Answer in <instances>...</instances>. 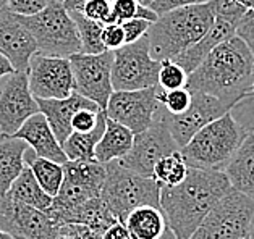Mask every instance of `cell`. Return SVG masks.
<instances>
[{
  "mask_svg": "<svg viewBox=\"0 0 254 239\" xmlns=\"http://www.w3.org/2000/svg\"><path fill=\"white\" fill-rule=\"evenodd\" d=\"M254 58L248 46L237 36L222 42L197 68L190 73L187 88L209 94L237 107L253 97Z\"/></svg>",
  "mask_w": 254,
  "mask_h": 239,
  "instance_id": "obj_1",
  "label": "cell"
},
{
  "mask_svg": "<svg viewBox=\"0 0 254 239\" xmlns=\"http://www.w3.org/2000/svg\"><path fill=\"white\" fill-rule=\"evenodd\" d=\"M232 189L224 171L190 168L183 183L160 188V208L175 239H190L212 207Z\"/></svg>",
  "mask_w": 254,
  "mask_h": 239,
  "instance_id": "obj_2",
  "label": "cell"
},
{
  "mask_svg": "<svg viewBox=\"0 0 254 239\" xmlns=\"http://www.w3.org/2000/svg\"><path fill=\"white\" fill-rule=\"evenodd\" d=\"M214 20L215 15L209 2L160 15L147 31L151 57L157 62L177 58L180 53L194 46L202 36H206Z\"/></svg>",
  "mask_w": 254,
  "mask_h": 239,
  "instance_id": "obj_3",
  "label": "cell"
},
{
  "mask_svg": "<svg viewBox=\"0 0 254 239\" xmlns=\"http://www.w3.org/2000/svg\"><path fill=\"white\" fill-rule=\"evenodd\" d=\"M248 131L232 112L201 128L188 144L180 149L190 168L224 171L237 154Z\"/></svg>",
  "mask_w": 254,
  "mask_h": 239,
  "instance_id": "obj_4",
  "label": "cell"
},
{
  "mask_svg": "<svg viewBox=\"0 0 254 239\" xmlns=\"http://www.w3.org/2000/svg\"><path fill=\"white\" fill-rule=\"evenodd\" d=\"M101 199L117 222L125 223L129 212L142 205L160 207V185L149 176L125 168L119 160L105 163Z\"/></svg>",
  "mask_w": 254,
  "mask_h": 239,
  "instance_id": "obj_5",
  "label": "cell"
},
{
  "mask_svg": "<svg viewBox=\"0 0 254 239\" xmlns=\"http://www.w3.org/2000/svg\"><path fill=\"white\" fill-rule=\"evenodd\" d=\"M18 18L36 41L38 53L59 58L81 53L76 24L62 2L52 0L39 13Z\"/></svg>",
  "mask_w": 254,
  "mask_h": 239,
  "instance_id": "obj_6",
  "label": "cell"
},
{
  "mask_svg": "<svg viewBox=\"0 0 254 239\" xmlns=\"http://www.w3.org/2000/svg\"><path fill=\"white\" fill-rule=\"evenodd\" d=\"M105 163L97 160H68L64 163V183L47 213L55 225L62 226L64 218L91 199L101 197L105 183Z\"/></svg>",
  "mask_w": 254,
  "mask_h": 239,
  "instance_id": "obj_7",
  "label": "cell"
},
{
  "mask_svg": "<svg viewBox=\"0 0 254 239\" xmlns=\"http://www.w3.org/2000/svg\"><path fill=\"white\" fill-rule=\"evenodd\" d=\"M254 217V200L230 189L212 207L190 239H248Z\"/></svg>",
  "mask_w": 254,
  "mask_h": 239,
  "instance_id": "obj_8",
  "label": "cell"
},
{
  "mask_svg": "<svg viewBox=\"0 0 254 239\" xmlns=\"http://www.w3.org/2000/svg\"><path fill=\"white\" fill-rule=\"evenodd\" d=\"M160 62L151 57L147 34L133 44H125L114 52V91H139L159 86Z\"/></svg>",
  "mask_w": 254,
  "mask_h": 239,
  "instance_id": "obj_9",
  "label": "cell"
},
{
  "mask_svg": "<svg viewBox=\"0 0 254 239\" xmlns=\"http://www.w3.org/2000/svg\"><path fill=\"white\" fill-rule=\"evenodd\" d=\"M180 147L173 139L167 120L164 118L162 110L156 113L152 125L146 131L134 134L131 150L122 158L120 165L134 171V173L152 178V171L156 163L167 155L178 152Z\"/></svg>",
  "mask_w": 254,
  "mask_h": 239,
  "instance_id": "obj_10",
  "label": "cell"
},
{
  "mask_svg": "<svg viewBox=\"0 0 254 239\" xmlns=\"http://www.w3.org/2000/svg\"><path fill=\"white\" fill-rule=\"evenodd\" d=\"M70 65L75 79V93L97 103L101 110H105L114 93V52L105 50L97 55L76 53L70 57Z\"/></svg>",
  "mask_w": 254,
  "mask_h": 239,
  "instance_id": "obj_11",
  "label": "cell"
},
{
  "mask_svg": "<svg viewBox=\"0 0 254 239\" xmlns=\"http://www.w3.org/2000/svg\"><path fill=\"white\" fill-rule=\"evenodd\" d=\"M36 113L39 105L31 94L28 71H13L0 79V136H13Z\"/></svg>",
  "mask_w": 254,
  "mask_h": 239,
  "instance_id": "obj_12",
  "label": "cell"
},
{
  "mask_svg": "<svg viewBox=\"0 0 254 239\" xmlns=\"http://www.w3.org/2000/svg\"><path fill=\"white\" fill-rule=\"evenodd\" d=\"M157 88L114 91L104 112L107 118L127 126L133 134L146 131L159 110Z\"/></svg>",
  "mask_w": 254,
  "mask_h": 239,
  "instance_id": "obj_13",
  "label": "cell"
},
{
  "mask_svg": "<svg viewBox=\"0 0 254 239\" xmlns=\"http://www.w3.org/2000/svg\"><path fill=\"white\" fill-rule=\"evenodd\" d=\"M28 81L34 99H65L75 91L70 58L36 52L28 65Z\"/></svg>",
  "mask_w": 254,
  "mask_h": 239,
  "instance_id": "obj_14",
  "label": "cell"
},
{
  "mask_svg": "<svg viewBox=\"0 0 254 239\" xmlns=\"http://www.w3.org/2000/svg\"><path fill=\"white\" fill-rule=\"evenodd\" d=\"M0 230L15 239H54L59 226L49 213L0 195Z\"/></svg>",
  "mask_w": 254,
  "mask_h": 239,
  "instance_id": "obj_15",
  "label": "cell"
},
{
  "mask_svg": "<svg viewBox=\"0 0 254 239\" xmlns=\"http://www.w3.org/2000/svg\"><path fill=\"white\" fill-rule=\"evenodd\" d=\"M191 93H193V100H191L190 108L183 115H170L160 107L164 118L169 123L172 136L180 149L187 145L188 141L201 128L212 123L214 120L220 118L222 115L233 110V107L219 100L217 97H212L204 93H197V91H191Z\"/></svg>",
  "mask_w": 254,
  "mask_h": 239,
  "instance_id": "obj_16",
  "label": "cell"
},
{
  "mask_svg": "<svg viewBox=\"0 0 254 239\" xmlns=\"http://www.w3.org/2000/svg\"><path fill=\"white\" fill-rule=\"evenodd\" d=\"M38 52L36 41L16 13L8 7L0 10V53L5 55L15 71H28L31 57Z\"/></svg>",
  "mask_w": 254,
  "mask_h": 239,
  "instance_id": "obj_17",
  "label": "cell"
},
{
  "mask_svg": "<svg viewBox=\"0 0 254 239\" xmlns=\"http://www.w3.org/2000/svg\"><path fill=\"white\" fill-rule=\"evenodd\" d=\"M36 102L39 105V112L46 116V120L51 125L60 145L73 133L71 120L76 112L83 108H99L97 103L86 99V97L75 93V91L65 99H36Z\"/></svg>",
  "mask_w": 254,
  "mask_h": 239,
  "instance_id": "obj_18",
  "label": "cell"
},
{
  "mask_svg": "<svg viewBox=\"0 0 254 239\" xmlns=\"http://www.w3.org/2000/svg\"><path fill=\"white\" fill-rule=\"evenodd\" d=\"M11 138H18L24 141L38 157L49 158V160H54L62 165L68 162L65 152L62 149L57 138H55L51 125H49L46 116L41 112L29 116L24 121V125Z\"/></svg>",
  "mask_w": 254,
  "mask_h": 239,
  "instance_id": "obj_19",
  "label": "cell"
},
{
  "mask_svg": "<svg viewBox=\"0 0 254 239\" xmlns=\"http://www.w3.org/2000/svg\"><path fill=\"white\" fill-rule=\"evenodd\" d=\"M235 31H237L235 24L222 20V18H215L214 24L210 26L206 36H202L194 46L187 48L183 53H180L178 57L173 60L190 75V73H193L197 66L202 63V60L206 58L217 46H220L222 42L232 39L235 36Z\"/></svg>",
  "mask_w": 254,
  "mask_h": 239,
  "instance_id": "obj_20",
  "label": "cell"
},
{
  "mask_svg": "<svg viewBox=\"0 0 254 239\" xmlns=\"http://www.w3.org/2000/svg\"><path fill=\"white\" fill-rule=\"evenodd\" d=\"M233 189L254 200V131H248L237 154L224 170Z\"/></svg>",
  "mask_w": 254,
  "mask_h": 239,
  "instance_id": "obj_21",
  "label": "cell"
},
{
  "mask_svg": "<svg viewBox=\"0 0 254 239\" xmlns=\"http://www.w3.org/2000/svg\"><path fill=\"white\" fill-rule=\"evenodd\" d=\"M125 225L136 239H175L160 207L142 205L134 208L127 217Z\"/></svg>",
  "mask_w": 254,
  "mask_h": 239,
  "instance_id": "obj_22",
  "label": "cell"
},
{
  "mask_svg": "<svg viewBox=\"0 0 254 239\" xmlns=\"http://www.w3.org/2000/svg\"><path fill=\"white\" fill-rule=\"evenodd\" d=\"M133 141L134 134L127 126L107 118L105 120V131L96 145V160L101 163L122 160L131 150Z\"/></svg>",
  "mask_w": 254,
  "mask_h": 239,
  "instance_id": "obj_23",
  "label": "cell"
},
{
  "mask_svg": "<svg viewBox=\"0 0 254 239\" xmlns=\"http://www.w3.org/2000/svg\"><path fill=\"white\" fill-rule=\"evenodd\" d=\"M29 145L18 138L0 136V195L7 194L15 180L21 175L24 163V154Z\"/></svg>",
  "mask_w": 254,
  "mask_h": 239,
  "instance_id": "obj_24",
  "label": "cell"
},
{
  "mask_svg": "<svg viewBox=\"0 0 254 239\" xmlns=\"http://www.w3.org/2000/svg\"><path fill=\"white\" fill-rule=\"evenodd\" d=\"M68 223L84 225L102 236V233L107 228H110L114 223H117V220L110 213L107 205L104 204V200L101 197H96L84 202L83 205H79L78 208L68 213L64 218V223L62 225H68Z\"/></svg>",
  "mask_w": 254,
  "mask_h": 239,
  "instance_id": "obj_25",
  "label": "cell"
},
{
  "mask_svg": "<svg viewBox=\"0 0 254 239\" xmlns=\"http://www.w3.org/2000/svg\"><path fill=\"white\" fill-rule=\"evenodd\" d=\"M105 120H107V115L104 110H101L94 130L89 133H71L68 136V139L62 144V149H64L68 160H96V145L105 131Z\"/></svg>",
  "mask_w": 254,
  "mask_h": 239,
  "instance_id": "obj_26",
  "label": "cell"
},
{
  "mask_svg": "<svg viewBox=\"0 0 254 239\" xmlns=\"http://www.w3.org/2000/svg\"><path fill=\"white\" fill-rule=\"evenodd\" d=\"M7 195L18 202H21V204L31 205L44 212L52 205V199H54L39 186V183L34 178L33 171L28 167L23 168L21 175L18 176L13 185H11Z\"/></svg>",
  "mask_w": 254,
  "mask_h": 239,
  "instance_id": "obj_27",
  "label": "cell"
},
{
  "mask_svg": "<svg viewBox=\"0 0 254 239\" xmlns=\"http://www.w3.org/2000/svg\"><path fill=\"white\" fill-rule=\"evenodd\" d=\"M24 163L33 171V175L36 180H38L39 186L44 189L51 197H55L62 186V183H64V165L54 160H49V158L38 157L31 147L26 150V154H24Z\"/></svg>",
  "mask_w": 254,
  "mask_h": 239,
  "instance_id": "obj_28",
  "label": "cell"
},
{
  "mask_svg": "<svg viewBox=\"0 0 254 239\" xmlns=\"http://www.w3.org/2000/svg\"><path fill=\"white\" fill-rule=\"evenodd\" d=\"M73 21L76 24L79 41H81V53L88 55H97L105 52V46L102 42V29L104 24L92 21L89 18H86L81 11H68Z\"/></svg>",
  "mask_w": 254,
  "mask_h": 239,
  "instance_id": "obj_29",
  "label": "cell"
},
{
  "mask_svg": "<svg viewBox=\"0 0 254 239\" xmlns=\"http://www.w3.org/2000/svg\"><path fill=\"white\" fill-rule=\"evenodd\" d=\"M188 170L190 167L178 150L160 158L154 167L152 178L159 183L160 188H173L185 181V178L188 176Z\"/></svg>",
  "mask_w": 254,
  "mask_h": 239,
  "instance_id": "obj_30",
  "label": "cell"
},
{
  "mask_svg": "<svg viewBox=\"0 0 254 239\" xmlns=\"http://www.w3.org/2000/svg\"><path fill=\"white\" fill-rule=\"evenodd\" d=\"M133 18H141L149 23L157 21V15L149 7H142L138 0H114L112 2V23H123Z\"/></svg>",
  "mask_w": 254,
  "mask_h": 239,
  "instance_id": "obj_31",
  "label": "cell"
},
{
  "mask_svg": "<svg viewBox=\"0 0 254 239\" xmlns=\"http://www.w3.org/2000/svg\"><path fill=\"white\" fill-rule=\"evenodd\" d=\"M157 100L167 113L170 115H183L191 105L193 93L188 88L175 89V91H162L157 88Z\"/></svg>",
  "mask_w": 254,
  "mask_h": 239,
  "instance_id": "obj_32",
  "label": "cell"
},
{
  "mask_svg": "<svg viewBox=\"0 0 254 239\" xmlns=\"http://www.w3.org/2000/svg\"><path fill=\"white\" fill-rule=\"evenodd\" d=\"M188 73L175 60H162L159 70V88L162 91H175L187 88Z\"/></svg>",
  "mask_w": 254,
  "mask_h": 239,
  "instance_id": "obj_33",
  "label": "cell"
},
{
  "mask_svg": "<svg viewBox=\"0 0 254 239\" xmlns=\"http://www.w3.org/2000/svg\"><path fill=\"white\" fill-rule=\"evenodd\" d=\"M209 3L214 10L215 18H222L235 26L241 20V16L246 13V10L241 7L238 0H209Z\"/></svg>",
  "mask_w": 254,
  "mask_h": 239,
  "instance_id": "obj_34",
  "label": "cell"
},
{
  "mask_svg": "<svg viewBox=\"0 0 254 239\" xmlns=\"http://www.w3.org/2000/svg\"><path fill=\"white\" fill-rule=\"evenodd\" d=\"M81 13L92 21L101 24L112 23V2L110 0H86Z\"/></svg>",
  "mask_w": 254,
  "mask_h": 239,
  "instance_id": "obj_35",
  "label": "cell"
},
{
  "mask_svg": "<svg viewBox=\"0 0 254 239\" xmlns=\"http://www.w3.org/2000/svg\"><path fill=\"white\" fill-rule=\"evenodd\" d=\"M101 108H83L75 113L71 120L73 133H89L96 128Z\"/></svg>",
  "mask_w": 254,
  "mask_h": 239,
  "instance_id": "obj_36",
  "label": "cell"
},
{
  "mask_svg": "<svg viewBox=\"0 0 254 239\" xmlns=\"http://www.w3.org/2000/svg\"><path fill=\"white\" fill-rule=\"evenodd\" d=\"M102 42L105 46V50L115 52L119 50L120 47L127 44L125 41V31H123L122 24L119 23H110V24H104L102 29Z\"/></svg>",
  "mask_w": 254,
  "mask_h": 239,
  "instance_id": "obj_37",
  "label": "cell"
},
{
  "mask_svg": "<svg viewBox=\"0 0 254 239\" xmlns=\"http://www.w3.org/2000/svg\"><path fill=\"white\" fill-rule=\"evenodd\" d=\"M54 239H101V235H97L96 231H92L84 225L68 223L59 226Z\"/></svg>",
  "mask_w": 254,
  "mask_h": 239,
  "instance_id": "obj_38",
  "label": "cell"
},
{
  "mask_svg": "<svg viewBox=\"0 0 254 239\" xmlns=\"http://www.w3.org/2000/svg\"><path fill=\"white\" fill-rule=\"evenodd\" d=\"M52 0H7V7L20 16H31L44 10Z\"/></svg>",
  "mask_w": 254,
  "mask_h": 239,
  "instance_id": "obj_39",
  "label": "cell"
},
{
  "mask_svg": "<svg viewBox=\"0 0 254 239\" xmlns=\"http://www.w3.org/2000/svg\"><path fill=\"white\" fill-rule=\"evenodd\" d=\"M235 36L240 38L248 46L254 58V10L246 11V13L241 16V20L237 24Z\"/></svg>",
  "mask_w": 254,
  "mask_h": 239,
  "instance_id": "obj_40",
  "label": "cell"
},
{
  "mask_svg": "<svg viewBox=\"0 0 254 239\" xmlns=\"http://www.w3.org/2000/svg\"><path fill=\"white\" fill-rule=\"evenodd\" d=\"M123 31H125V41L127 44H133V42L139 41L141 38H144L149 31L151 24L149 21L146 20H141V18H133V20H128V21H123L120 23Z\"/></svg>",
  "mask_w": 254,
  "mask_h": 239,
  "instance_id": "obj_41",
  "label": "cell"
},
{
  "mask_svg": "<svg viewBox=\"0 0 254 239\" xmlns=\"http://www.w3.org/2000/svg\"><path fill=\"white\" fill-rule=\"evenodd\" d=\"M206 2H209V0H154L149 8L157 16H160L164 13H169L172 10L190 7V5H196V3H206Z\"/></svg>",
  "mask_w": 254,
  "mask_h": 239,
  "instance_id": "obj_42",
  "label": "cell"
},
{
  "mask_svg": "<svg viewBox=\"0 0 254 239\" xmlns=\"http://www.w3.org/2000/svg\"><path fill=\"white\" fill-rule=\"evenodd\" d=\"M101 239H136V236H133L125 223L117 222L102 233Z\"/></svg>",
  "mask_w": 254,
  "mask_h": 239,
  "instance_id": "obj_43",
  "label": "cell"
},
{
  "mask_svg": "<svg viewBox=\"0 0 254 239\" xmlns=\"http://www.w3.org/2000/svg\"><path fill=\"white\" fill-rule=\"evenodd\" d=\"M13 71H15V68H13V65L10 63V60L5 57V55L0 53V79L11 75Z\"/></svg>",
  "mask_w": 254,
  "mask_h": 239,
  "instance_id": "obj_44",
  "label": "cell"
},
{
  "mask_svg": "<svg viewBox=\"0 0 254 239\" xmlns=\"http://www.w3.org/2000/svg\"><path fill=\"white\" fill-rule=\"evenodd\" d=\"M240 2V5L243 7L246 11H251V10H254V0H238Z\"/></svg>",
  "mask_w": 254,
  "mask_h": 239,
  "instance_id": "obj_45",
  "label": "cell"
},
{
  "mask_svg": "<svg viewBox=\"0 0 254 239\" xmlns=\"http://www.w3.org/2000/svg\"><path fill=\"white\" fill-rule=\"evenodd\" d=\"M0 239H15V238H13V236H10L8 233H5V231L0 230Z\"/></svg>",
  "mask_w": 254,
  "mask_h": 239,
  "instance_id": "obj_46",
  "label": "cell"
},
{
  "mask_svg": "<svg viewBox=\"0 0 254 239\" xmlns=\"http://www.w3.org/2000/svg\"><path fill=\"white\" fill-rule=\"evenodd\" d=\"M138 2L142 5V7H151V3L154 2V0H138Z\"/></svg>",
  "mask_w": 254,
  "mask_h": 239,
  "instance_id": "obj_47",
  "label": "cell"
},
{
  "mask_svg": "<svg viewBox=\"0 0 254 239\" xmlns=\"http://www.w3.org/2000/svg\"><path fill=\"white\" fill-rule=\"evenodd\" d=\"M248 239H254V217H253V223H251V231H250V238Z\"/></svg>",
  "mask_w": 254,
  "mask_h": 239,
  "instance_id": "obj_48",
  "label": "cell"
},
{
  "mask_svg": "<svg viewBox=\"0 0 254 239\" xmlns=\"http://www.w3.org/2000/svg\"><path fill=\"white\" fill-rule=\"evenodd\" d=\"M3 7H7V0H0V10H2Z\"/></svg>",
  "mask_w": 254,
  "mask_h": 239,
  "instance_id": "obj_49",
  "label": "cell"
},
{
  "mask_svg": "<svg viewBox=\"0 0 254 239\" xmlns=\"http://www.w3.org/2000/svg\"><path fill=\"white\" fill-rule=\"evenodd\" d=\"M253 97H254V81H253Z\"/></svg>",
  "mask_w": 254,
  "mask_h": 239,
  "instance_id": "obj_50",
  "label": "cell"
},
{
  "mask_svg": "<svg viewBox=\"0 0 254 239\" xmlns=\"http://www.w3.org/2000/svg\"><path fill=\"white\" fill-rule=\"evenodd\" d=\"M57 2H64V0H57Z\"/></svg>",
  "mask_w": 254,
  "mask_h": 239,
  "instance_id": "obj_51",
  "label": "cell"
},
{
  "mask_svg": "<svg viewBox=\"0 0 254 239\" xmlns=\"http://www.w3.org/2000/svg\"><path fill=\"white\" fill-rule=\"evenodd\" d=\"M110 2H114V0H110Z\"/></svg>",
  "mask_w": 254,
  "mask_h": 239,
  "instance_id": "obj_52",
  "label": "cell"
},
{
  "mask_svg": "<svg viewBox=\"0 0 254 239\" xmlns=\"http://www.w3.org/2000/svg\"><path fill=\"white\" fill-rule=\"evenodd\" d=\"M83 2H86V0H83Z\"/></svg>",
  "mask_w": 254,
  "mask_h": 239,
  "instance_id": "obj_53",
  "label": "cell"
}]
</instances>
